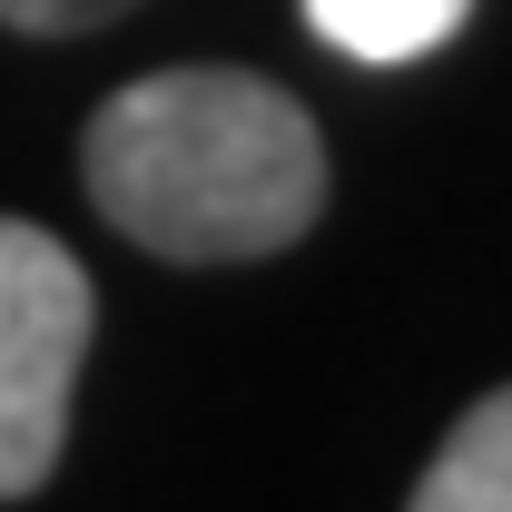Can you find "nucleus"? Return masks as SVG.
<instances>
[{"instance_id": "f03ea898", "label": "nucleus", "mask_w": 512, "mask_h": 512, "mask_svg": "<svg viewBox=\"0 0 512 512\" xmlns=\"http://www.w3.org/2000/svg\"><path fill=\"white\" fill-rule=\"evenodd\" d=\"M89 266L30 227L0 217V503L40 493L69 444V394H79V355H89Z\"/></svg>"}, {"instance_id": "f257e3e1", "label": "nucleus", "mask_w": 512, "mask_h": 512, "mask_svg": "<svg viewBox=\"0 0 512 512\" xmlns=\"http://www.w3.org/2000/svg\"><path fill=\"white\" fill-rule=\"evenodd\" d=\"M79 168L99 217L178 266L276 256L325 207L316 119L256 69H158L89 119Z\"/></svg>"}, {"instance_id": "20e7f679", "label": "nucleus", "mask_w": 512, "mask_h": 512, "mask_svg": "<svg viewBox=\"0 0 512 512\" xmlns=\"http://www.w3.org/2000/svg\"><path fill=\"white\" fill-rule=\"evenodd\" d=\"M306 20H316L345 60L394 69V60H424V50H444L453 30L473 20V0H306Z\"/></svg>"}, {"instance_id": "39448f33", "label": "nucleus", "mask_w": 512, "mask_h": 512, "mask_svg": "<svg viewBox=\"0 0 512 512\" xmlns=\"http://www.w3.org/2000/svg\"><path fill=\"white\" fill-rule=\"evenodd\" d=\"M128 0H0V30H30V40H60V30H99L119 20Z\"/></svg>"}, {"instance_id": "7ed1b4c3", "label": "nucleus", "mask_w": 512, "mask_h": 512, "mask_svg": "<svg viewBox=\"0 0 512 512\" xmlns=\"http://www.w3.org/2000/svg\"><path fill=\"white\" fill-rule=\"evenodd\" d=\"M404 512H512V384L483 394L444 434V453L424 463V483H414Z\"/></svg>"}]
</instances>
